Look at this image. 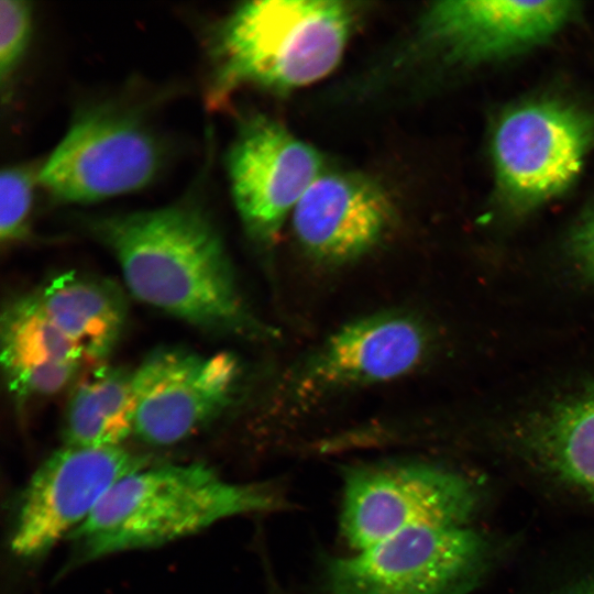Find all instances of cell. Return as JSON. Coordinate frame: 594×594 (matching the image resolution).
<instances>
[{"mask_svg": "<svg viewBox=\"0 0 594 594\" xmlns=\"http://www.w3.org/2000/svg\"><path fill=\"white\" fill-rule=\"evenodd\" d=\"M90 228L140 301L205 330L266 334L240 295L222 239L198 207L98 217Z\"/></svg>", "mask_w": 594, "mask_h": 594, "instance_id": "1", "label": "cell"}, {"mask_svg": "<svg viewBox=\"0 0 594 594\" xmlns=\"http://www.w3.org/2000/svg\"><path fill=\"white\" fill-rule=\"evenodd\" d=\"M270 484L233 483L201 462L146 465L120 479L68 537L72 563L160 547L230 517L273 510Z\"/></svg>", "mask_w": 594, "mask_h": 594, "instance_id": "2", "label": "cell"}, {"mask_svg": "<svg viewBox=\"0 0 594 594\" xmlns=\"http://www.w3.org/2000/svg\"><path fill=\"white\" fill-rule=\"evenodd\" d=\"M352 3L338 0H253L240 4L211 43V100L254 86L289 91L337 68L355 23Z\"/></svg>", "mask_w": 594, "mask_h": 594, "instance_id": "3", "label": "cell"}, {"mask_svg": "<svg viewBox=\"0 0 594 594\" xmlns=\"http://www.w3.org/2000/svg\"><path fill=\"white\" fill-rule=\"evenodd\" d=\"M340 530L356 551L400 532L472 522L475 495L465 479L417 462L344 472Z\"/></svg>", "mask_w": 594, "mask_h": 594, "instance_id": "4", "label": "cell"}, {"mask_svg": "<svg viewBox=\"0 0 594 594\" xmlns=\"http://www.w3.org/2000/svg\"><path fill=\"white\" fill-rule=\"evenodd\" d=\"M483 554L472 526L407 530L352 556L333 558L323 571V594H460Z\"/></svg>", "mask_w": 594, "mask_h": 594, "instance_id": "5", "label": "cell"}, {"mask_svg": "<svg viewBox=\"0 0 594 594\" xmlns=\"http://www.w3.org/2000/svg\"><path fill=\"white\" fill-rule=\"evenodd\" d=\"M162 160L161 144L144 123L100 107L77 116L37 179L61 201L89 202L146 186Z\"/></svg>", "mask_w": 594, "mask_h": 594, "instance_id": "6", "label": "cell"}, {"mask_svg": "<svg viewBox=\"0 0 594 594\" xmlns=\"http://www.w3.org/2000/svg\"><path fill=\"white\" fill-rule=\"evenodd\" d=\"M147 464L122 446L64 444L35 470L19 496L11 552L24 560L42 557L78 528L120 479Z\"/></svg>", "mask_w": 594, "mask_h": 594, "instance_id": "7", "label": "cell"}, {"mask_svg": "<svg viewBox=\"0 0 594 594\" xmlns=\"http://www.w3.org/2000/svg\"><path fill=\"white\" fill-rule=\"evenodd\" d=\"M594 125L579 109L553 100L507 111L493 136L502 191L518 205H535L563 191L579 175Z\"/></svg>", "mask_w": 594, "mask_h": 594, "instance_id": "8", "label": "cell"}, {"mask_svg": "<svg viewBox=\"0 0 594 594\" xmlns=\"http://www.w3.org/2000/svg\"><path fill=\"white\" fill-rule=\"evenodd\" d=\"M231 195L251 238L271 245L324 170L318 150L263 114L244 120L227 157Z\"/></svg>", "mask_w": 594, "mask_h": 594, "instance_id": "9", "label": "cell"}, {"mask_svg": "<svg viewBox=\"0 0 594 594\" xmlns=\"http://www.w3.org/2000/svg\"><path fill=\"white\" fill-rule=\"evenodd\" d=\"M239 375V362L228 352L164 348L150 353L132 371L134 435L156 447L188 439L229 405Z\"/></svg>", "mask_w": 594, "mask_h": 594, "instance_id": "10", "label": "cell"}, {"mask_svg": "<svg viewBox=\"0 0 594 594\" xmlns=\"http://www.w3.org/2000/svg\"><path fill=\"white\" fill-rule=\"evenodd\" d=\"M428 336L413 316L386 311L354 320L330 336L296 377L300 397L402 377L424 360Z\"/></svg>", "mask_w": 594, "mask_h": 594, "instance_id": "11", "label": "cell"}, {"mask_svg": "<svg viewBox=\"0 0 594 594\" xmlns=\"http://www.w3.org/2000/svg\"><path fill=\"white\" fill-rule=\"evenodd\" d=\"M573 12L571 1H440L424 12L417 40L448 62H477L547 38Z\"/></svg>", "mask_w": 594, "mask_h": 594, "instance_id": "12", "label": "cell"}, {"mask_svg": "<svg viewBox=\"0 0 594 594\" xmlns=\"http://www.w3.org/2000/svg\"><path fill=\"white\" fill-rule=\"evenodd\" d=\"M301 249L323 264H344L365 255L394 221L386 191L361 174L323 170L292 212Z\"/></svg>", "mask_w": 594, "mask_h": 594, "instance_id": "13", "label": "cell"}, {"mask_svg": "<svg viewBox=\"0 0 594 594\" xmlns=\"http://www.w3.org/2000/svg\"><path fill=\"white\" fill-rule=\"evenodd\" d=\"M0 337L3 375L18 399L59 392L87 362L45 316L33 293L19 296L4 307Z\"/></svg>", "mask_w": 594, "mask_h": 594, "instance_id": "14", "label": "cell"}, {"mask_svg": "<svg viewBox=\"0 0 594 594\" xmlns=\"http://www.w3.org/2000/svg\"><path fill=\"white\" fill-rule=\"evenodd\" d=\"M33 295L87 362L105 359L119 342L128 306L122 289L112 280L69 271L52 277Z\"/></svg>", "mask_w": 594, "mask_h": 594, "instance_id": "15", "label": "cell"}, {"mask_svg": "<svg viewBox=\"0 0 594 594\" xmlns=\"http://www.w3.org/2000/svg\"><path fill=\"white\" fill-rule=\"evenodd\" d=\"M132 372L101 365L75 386L66 406L64 444L119 447L134 435Z\"/></svg>", "mask_w": 594, "mask_h": 594, "instance_id": "16", "label": "cell"}, {"mask_svg": "<svg viewBox=\"0 0 594 594\" xmlns=\"http://www.w3.org/2000/svg\"><path fill=\"white\" fill-rule=\"evenodd\" d=\"M541 443L560 475L594 496V392L557 409Z\"/></svg>", "mask_w": 594, "mask_h": 594, "instance_id": "17", "label": "cell"}, {"mask_svg": "<svg viewBox=\"0 0 594 594\" xmlns=\"http://www.w3.org/2000/svg\"><path fill=\"white\" fill-rule=\"evenodd\" d=\"M34 176L26 167L4 168L0 175V238L11 242L26 231L33 199Z\"/></svg>", "mask_w": 594, "mask_h": 594, "instance_id": "18", "label": "cell"}, {"mask_svg": "<svg viewBox=\"0 0 594 594\" xmlns=\"http://www.w3.org/2000/svg\"><path fill=\"white\" fill-rule=\"evenodd\" d=\"M32 30V8L22 0L0 2V74L6 80L24 54Z\"/></svg>", "mask_w": 594, "mask_h": 594, "instance_id": "19", "label": "cell"}, {"mask_svg": "<svg viewBox=\"0 0 594 594\" xmlns=\"http://www.w3.org/2000/svg\"><path fill=\"white\" fill-rule=\"evenodd\" d=\"M576 240L581 257L594 274V212L582 226Z\"/></svg>", "mask_w": 594, "mask_h": 594, "instance_id": "20", "label": "cell"}, {"mask_svg": "<svg viewBox=\"0 0 594 594\" xmlns=\"http://www.w3.org/2000/svg\"><path fill=\"white\" fill-rule=\"evenodd\" d=\"M575 594H594V588L592 590H585V591H581L579 593H575Z\"/></svg>", "mask_w": 594, "mask_h": 594, "instance_id": "21", "label": "cell"}]
</instances>
